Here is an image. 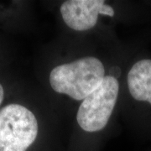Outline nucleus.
Returning a JSON list of instances; mask_svg holds the SVG:
<instances>
[{"label":"nucleus","mask_w":151,"mask_h":151,"mask_svg":"<svg viewBox=\"0 0 151 151\" xmlns=\"http://www.w3.org/2000/svg\"><path fill=\"white\" fill-rule=\"evenodd\" d=\"M104 77L105 69L100 60L88 56L55 66L50 74V83L55 92L79 101L95 91Z\"/></svg>","instance_id":"f257e3e1"},{"label":"nucleus","mask_w":151,"mask_h":151,"mask_svg":"<svg viewBox=\"0 0 151 151\" xmlns=\"http://www.w3.org/2000/svg\"><path fill=\"white\" fill-rule=\"evenodd\" d=\"M37 134V119L28 108L9 104L0 110V151H27Z\"/></svg>","instance_id":"f03ea898"},{"label":"nucleus","mask_w":151,"mask_h":151,"mask_svg":"<svg viewBox=\"0 0 151 151\" xmlns=\"http://www.w3.org/2000/svg\"><path fill=\"white\" fill-rule=\"evenodd\" d=\"M119 83L107 76L95 91L82 101L77 112V123L86 132H97L107 125L118 99Z\"/></svg>","instance_id":"7ed1b4c3"},{"label":"nucleus","mask_w":151,"mask_h":151,"mask_svg":"<svg viewBox=\"0 0 151 151\" xmlns=\"http://www.w3.org/2000/svg\"><path fill=\"white\" fill-rule=\"evenodd\" d=\"M60 14L66 25L77 31L93 28L99 14L113 17L114 10L102 0H69L60 6Z\"/></svg>","instance_id":"20e7f679"},{"label":"nucleus","mask_w":151,"mask_h":151,"mask_svg":"<svg viewBox=\"0 0 151 151\" xmlns=\"http://www.w3.org/2000/svg\"><path fill=\"white\" fill-rule=\"evenodd\" d=\"M131 96L151 104V60L143 59L133 65L127 76Z\"/></svg>","instance_id":"39448f33"},{"label":"nucleus","mask_w":151,"mask_h":151,"mask_svg":"<svg viewBox=\"0 0 151 151\" xmlns=\"http://www.w3.org/2000/svg\"><path fill=\"white\" fill-rule=\"evenodd\" d=\"M4 90L3 86L0 84V104L2 103L3 100H4Z\"/></svg>","instance_id":"423d86ee"}]
</instances>
